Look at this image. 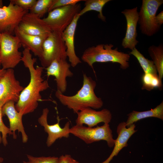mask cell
I'll list each match as a JSON object with an SVG mask.
<instances>
[{
    "mask_svg": "<svg viewBox=\"0 0 163 163\" xmlns=\"http://www.w3.org/2000/svg\"><path fill=\"white\" fill-rule=\"evenodd\" d=\"M21 61L28 69L30 81L27 85L21 91L18 101L15 105L16 110L23 115L32 113L37 108L38 102L42 100L40 92L49 87L47 80L42 77L43 68L34 66L37 59L32 58L30 50L24 48L22 52Z\"/></svg>",
    "mask_w": 163,
    "mask_h": 163,
    "instance_id": "6da1fadb",
    "label": "cell"
},
{
    "mask_svg": "<svg viewBox=\"0 0 163 163\" xmlns=\"http://www.w3.org/2000/svg\"><path fill=\"white\" fill-rule=\"evenodd\" d=\"M96 85L95 81L83 74L82 86L75 94L67 96L57 90L55 95L62 105L72 110L75 113L86 107L98 109L103 106L104 103L95 93Z\"/></svg>",
    "mask_w": 163,
    "mask_h": 163,
    "instance_id": "7a4b0ae2",
    "label": "cell"
},
{
    "mask_svg": "<svg viewBox=\"0 0 163 163\" xmlns=\"http://www.w3.org/2000/svg\"><path fill=\"white\" fill-rule=\"evenodd\" d=\"M113 46L112 44H101L89 47L83 52L82 60L92 69L95 74L93 65L96 62L117 63L121 69H126L129 67V55L118 51L117 47L113 49Z\"/></svg>",
    "mask_w": 163,
    "mask_h": 163,
    "instance_id": "3957f363",
    "label": "cell"
},
{
    "mask_svg": "<svg viewBox=\"0 0 163 163\" xmlns=\"http://www.w3.org/2000/svg\"><path fill=\"white\" fill-rule=\"evenodd\" d=\"M66 50L62 33L52 31L43 44L41 55L39 58L42 67L46 68L56 59H66Z\"/></svg>",
    "mask_w": 163,
    "mask_h": 163,
    "instance_id": "277c9868",
    "label": "cell"
},
{
    "mask_svg": "<svg viewBox=\"0 0 163 163\" xmlns=\"http://www.w3.org/2000/svg\"><path fill=\"white\" fill-rule=\"evenodd\" d=\"M70 133L89 144L101 140L106 141L110 148L113 147L115 139L109 123L102 126L90 127L75 125L70 129Z\"/></svg>",
    "mask_w": 163,
    "mask_h": 163,
    "instance_id": "5b68a950",
    "label": "cell"
},
{
    "mask_svg": "<svg viewBox=\"0 0 163 163\" xmlns=\"http://www.w3.org/2000/svg\"><path fill=\"white\" fill-rule=\"evenodd\" d=\"M2 34L0 43V62L2 68L6 70L15 68L21 61L22 53L19 51L21 44L16 36Z\"/></svg>",
    "mask_w": 163,
    "mask_h": 163,
    "instance_id": "8992f818",
    "label": "cell"
},
{
    "mask_svg": "<svg viewBox=\"0 0 163 163\" xmlns=\"http://www.w3.org/2000/svg\"><path fill=\"white\" fill-rule=\"evenodd\" d=\"M81 10L79 3L61 7L50 11L47 17L42 19L52 31L62 33Z\"/></svg>",
    "mask_w": 163,
    "mask_h": 163,
    "instance_id": "52a82bcc",
    "label": "cell"
},
{
    "mask_svg": "<svg viewBox=\"0 0 163 163\" xmlns=\"http://www.w3.org/2000/svg\"><path fill=\"white\" fill-rule=\"evenodd\" d=\"M163 3V0H142L138 21L142 34L152 36L159 30L160 26L156 23L155 17Z\"/></svg>",
    "mask_w": 163,
    "mask_h": 163,
    "instance_id": "ba28073f",
    "label": "cell"
},
{
    "mask_svg": "<svg viewBox=\"0 0 163 163\" xmlns=\"http://www.w3.org/2000/svg\"><path fill=\"white\" fill-rule=\"evenodd\" d=\"M28 10L14 5L10 2L7 6L0 8V33L13 35Z\"/></svg>",
    "mask_w": 163,
    "mask_h": 163,
    "instance_id": "9c48e42d",
    "label": "cell"
},
{
    "mask_svg": "<svg viewBox=\"0 0 163 163\" xmlns=\"http://www.w3.org/2000/svg\"><path fill=\"white\" fill-rule=\"evenodd\" d=\"M24 87L16 78L12 69H6L0 78V103L9 101L17 103Z\"/></svg>",
    "mask_w": 163,
    "mask_h": 163,
    "instance_id": "30bf717a",
    "label": "cell"
},
{
    "mask_svg": "<svg viewBox=\"0 0 163 163\" xmlns=\"http://www.w3.org/2000/svg\"><path fill=\"white\" fill-rule=\"evenodd\" d=\"M71 65L66 59H58L53 61L46 68L48 77H55L57 90L63 94L67 87V77H72L73 73L70 69Z\"/></svg>",
    "mask_w": 163,
    "mask_h": 163,
    "instance_id": "8fae6325",
    "label": "cell"
},
{
    "mask_svg": "<svg viewBox=\"0 0 163 163\" xmlns=\"http://www.w3.org/2000/svg\"><path fill=\"white\" fill-rule=\"evenodd\" d=\"M49 111L47 108H44L42 114L38 120L39 123L44 127V131L48 134L46 141L48 147L51 146L59 139L68 138L70 134V123L69 121L66 123L63 128L60 126V120L58 118L56 123L53 125L49 124L47 117Z\"/></svg>",
    "mask_w": 163,
    "mask_h": 163,
    "instance_id": "7c38bea8",
    "label": "cell"
},
{
    "mask_svg": "<svg viewBox=\"0 0 163 163\" xmlns=\"http://www.w3.org/2000/svg\"><path fill=\"white\" fill-rule=\"evenodd\" d=\"M77 114L76 125L83 126L85 124L90 127L101 122L109 124L112 118L110 111L106 108L97 111L90 107H86L81 110Z\"/></svg>",
    "mask_w": 163,
    "mask_h": 163,
    "instance_id": "4fadbf2b",
    "label": "cell"
},
{
    "mask_svg": "<svg viewBox=\"0 0 163 163\" xmlns=\"http://www.w3.org/2000/svg\"><path fill=\"white\" fill-rule=\"evenodd\" d=\"M18 27L26 34L36 36H48L52 32L42 19L30 12L24 16Z\"/></svg>",
    "mask_w": 163,
    "mask_h": 163,
    "instance_id": "5bb4252c",
    "label": "cell"
},
{
    "mask_svg": "<svg viewBox=\"0 0 163 163\" xmlns=\"http://www.w3.org/2000/svg\"><path fill=\"white\" fill-rule=\"evenodd\" d=\"M121 13L125 16L126 21V29L122 45L124 48H129L131 50L136 48L139 43L136 39L137 35L136 26L139 19L138 8L126 9Z\"/></svg>",
    "mask_w": 163,
    "mask_h": 163,
    "instance_id": "9a60e30c",
    "label": "cell"
},
{
    "mask_svg": "<svg viewBox=\"0 0 163 163\" xmlns=\"http://www.w3.org/2000/svg\"><path fill=\"white\" fill-rule=\"evenodd\" d=\"M14 104L15 102L12 101L6 103L2 108V116L6 115L8 119L9 129L13 133V138L16 139L15 132L18 130V133L20 132L21 133L23 142L26 143L28 141V137L24 131L22 123V117L23 115L16 110Z\"/></svg>",
    "mask_w": 163,
    "mask_h": 163,
    "instance_id": "2e32d148",
    "label": "cell"
},
{
    "mask_svg": "<svg viewBox=\"0 0 163 163\" xmlns=\"http://www.w3.org/2000/svg\"><path fill=\"white\" fill-rule=\"evenodd\" d=\"M80 17L79 13L76 14L71 23L62 33V38L66 48V56L71 66L73 67H75L82 62L76 54L74 44L75 31Z\"/></svg>",
    "mask_w": 163,
    "mask_h": 163,
    "instance_id": "e0dca14e",
    "label": "cell"
},
{
    "mask_svg": "<svg viewBox=\"0 0 163 163\" xmlns=\"http://www.w3.org/2000/svg\"><path fill=\"white\" fill-rule=\"evenodd\" d=\"M135 123L127 127L126 123L123 122L120 123L117 127V137L115 139L113 149L108 158L101 163H109L113 158L117 156L122 149L128 146L127 142L130 137L137 131L135 129Z\"/></svg>",
    "mask_w": 163,
    "mask_h": 163,
    "instance_id": "ac0fdd59",
    "label": "cell"
},
{
    "mask_svg": "<svg viewBox=\"0 0 163 163\" xmlns=\"http://www.w3.org/2000/svg\"><path fill=\"white\" fill-rule=\"evenodd\" d=\"M14 34L24 48H28L35 56L39 58L41 56L43 43L48 35L39 36L29 35L20 30L18 27L15 28Z\"/></svg>",
    "mask_w": 163,
    "mask_h": 163,
    "instance_id": "d6986e66",
    "label": "cell"
},
{
    "mask_svg": "<svg viewBox=\"0 0 163 163\" xmlns=\"http://www.w3.org/2000/svg\"><path fill=\"white\" fill-rule=\"evenodd\" d=\"M127 116L125 122L127 127L141 120L148 117H155L163 120V101L153 109L140 112L133 110Z\"/></svg>",
    "mask_w": 163,
    "mask_h": 163,
    "instance_id": "ffe728a7",
    "label": "cell"
},
{
    "mask_svg": "<svg viewBox=\"0 0 163 163\" xmlns=\"http://www.w3.org/2000/svg\"><path fill=\"white\" fill-rule=\"evenodd\" d=\"M149 54L155 65L160 80L163 77V46L162 44L156 46L152 45L148 49Z\"/></svg>",
    "mask_w": 163,
    "mask_h": 163,
    "instance_id": "44dd1931",
    "label": "cell"
},
{
    "mask_svg": "<svg viewBox=\"0 0 163 163\" xmlns=\"http://www.w3.org/2000/svg\"><path fill=\"white\" fill-rule=\"evenodd\" d=\"M85 7L81 10L79 14L81 16L85 13L91 11L99 12L98 18L103 21H106V17L102 13V9L105 5L110 0H85Z\"/></svg>",
    "mask_w": 163,
    "mask_h": 163,
    "instance_id": "7402d4cb",
    "label": "cell"
},
{
    "mask_svg": "<svg viewBox=\"0 0 163 163\" xmlns=\"http://www.w3.org/2000/svg\"><path fill=\"white\" fill-rule=\"evenodd\" d=\"M129 53L136 58L144 73L158 76L156 66L152 60L145 58L136 48L132 50Z\"/></svg>",
    "mask_w": 163,
    "mask_h": 163,
    "instance_id": "603a6c76",
    "label": "cell"
},
{
    "mask_svg": "<svg viewBox=\"0 0 163 163\" xmlns=\"http://www.w3.org/2000/svg\"><path fill=\"white\" fill-rule=\"evenodd\" d=\"M142 89L151 91L156 88L159 89H162V82L159 79L158 76L149 73H145L142 78Z\"/></svg>",
    "mask_w": 163,
    "mask_h": 163,
    "instance_id": "cb8c5ba5",
    "label": "cell"
},
{
    "mask_svg": "<svg viewBox=\"0 0 163 163\" xmlns=\"http://www.w3.org/2000/svg\"><path fill=\"white\" fill-rule=\"evenodd\" d=\"M53 1L37 0L34 5L29 9L30 12L37 14L41 18L46 13L48 12Z\"/></svg>",
    "mask_w": 163,
    "mask_h": 163,
    "instance_id": "d4e9b609",
    "label": "cell"
},
{
    "mask_svg": "<svg viewBox=\"0 0 163 163\" xmlns=\"http://www.w3.org/2000/svg\"><path fill=\"white\" fill-rule=\"evenodd\" d=\"M4 105L0 103V143L2 142L5 146L8 144L7 140V135H12L13 133L11 132L9 128L7 127L4 124L2 119V108Z\"/></svg>",
    "mask_w": 163,
    "mask_h": 163,
    "instance_id": "484cf974",
    "label": "cell"
},
{
    "mask_svg": "<svg viewBox=\"0 0 163 163\" xmlns=\"http://www.w3.org/2000/svg\"><path fill=\"white\" fill-rule=\"evenodd\" d=\"M27 157L28 161H23V163H57L58 158L55 156L34 157L29 155Z\"/></svg>",
    "mask_w": 163,
    "mask_h": 163,
    "instance_id": "4316f807",
    "label": "cell"
},
{
    "mask_svg": "<svg viewBox=\"0 0 163 163\" xmlns=\"http://www.w3.org/2000/svg\"><path fill=\"white\" fill-rule=\"evenodd\" d=\"M82 0H53L49 11L57 8L71 5H75Z\"/></svg>",
    "mask_w": 163,
    "mask_h": 163,
    "instance_id": "83f0119b",
    "label": "cell"
},
{
    "mask_svg": "<svg viewBox=\"0 0 163 163\" xmlns=\"http://www.w3.org/2000/svg\"><path fill=\"white\" fill-rule=\"evenodd\" d=\"M36 0H11L14 5H17L23 9L29 10L34 4Z\"/></svg>",
    "mask_w": 163,
    "mask_h": 163,
    "instance_id": "f1b7e54d",
    "label": "cell"
},
{
    "mask_svg": "<svg viewBox=\"0 0 163 163\" xmlns=\"http://www.w3.org/2000/svg\"><path fill=\"white\" fill-rule=\"evenodd\" d=\"M57 163H80L72 158L71 155L66 154L58 158Z\"/></svg>",
    "mask_w": 163,
    "mask_h": 163,
    "instance_id": "f546056e",
    "label": "cell"
},
{
    "mask_svg": "<svg viewBox=\"0 0 163 163\" xmlns=\"http://www.w3.org/2000/svg\"><path fill=\"white\" fill-rule=\"evenodd\" d=\"M155 20L156 23L159 26L163 23V11H161L156 16Z\"/></svg>",
    "mask_w": 163,
    "mask_h": 163,
    "instance_id": "4dcf8cb0",
    "label": "cell"
},
{
    "mask_svg": "<svg viewBox=\"0 0 163 163\" xmlns=\"http://www.w3.org/2000/svg\"><path fill=\"white\" fill-rule=\"evenodd\" d=\"M6 70L2 68H0V78L5 73Z\"/></svg>",
    "mask_w": 163,
    "mask_h": 163,
    "instance_id": "1f68e13d",
    "label": "cell"
},
{
    "mask_svg": "<svg viewBox=\"0 0 163 163\" xmlns=\"http://www.w3.org/2000/svg\"><path fill=\"white\" fill-rule=\"evenodd\" d=\"M2 1L0 0V8H2L3 7Z\"/></svg>",
    "mask_w": 163,
    "mask_h": 163,
    "instance_id": "d6a6232c",
    "label": "cell"
},
{
    "mask_svg": "<svg viewBox=\"0 0 163 163\" xmlns=\"http://www.w3.org/2000/svg\"><path fill=\"white\" fill-rule=\"evenodd\" d=\"M3 158L2 157L0 156V163H2L3 162Z\"/></svg>",
    "mask_w": 163,
    "mask_h": 163,
    "instance_id": "836d02e7",
    "label": "cell"
},
{
    "mask_svg": "<svg viewBox=\"0 0 163 163\" xmlns=\"http://www.w3.org/2000/svg\"><path fill=\"white\" fill-rule=\"evenodd\" d=\"M2 34L0 33V43L2 40Z\"/></svg>",
    "mask_w": 163,
    "mask_h": 163,
    "instance_id": "e575fe53",
    "label": "cell"
},
{
    "mask_svg": "<svg viewBox=\"0 0 163 163\" xmlns=\"http://www.w3.org/2000/svg\"><path fill=\"white\" fill-rule=\"evenodd\" d=\"M1 66V63H0V67Z\"/></svg>",
    "mask_w": 163,
    "mask_h": 163,
    "instance_id": "d590c367",
    "label": "cell"
}]
</instances>
